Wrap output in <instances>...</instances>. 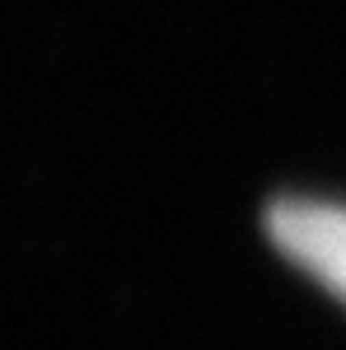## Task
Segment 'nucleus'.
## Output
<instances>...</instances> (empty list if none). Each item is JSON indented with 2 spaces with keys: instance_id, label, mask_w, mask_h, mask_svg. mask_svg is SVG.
Segmentation results:
<instances>
[{
  "instance_id": "f257e3e1",
  "label": "nucleus",
  "mask_w": 346,
  "mask_h": 350,
  "mask_svg": "<svg viewBox=\"0 0 346 350\" xmlns=\"http://www.w3.org/2000/svg\"><path fill=\"white\" fill-rule=\"evenodd\" d=\"M267 234L295 267L346 304V206L281 196L267 206Z\"/></svg>"
}]
</instances>
